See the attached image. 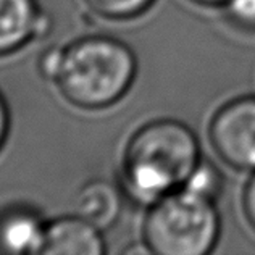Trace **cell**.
Returning <instances> with one entry per match:
<instances>
[{
    "label": "cell",
    "mask_w": 255,
    "mask_h": 255,
    "mask_svg": "<svg viewBox=\"0 0 255 255\" xmlns=\"http://www.w3.org/2000/svg\"><path fill=\"white\" fill-rule=\"evenodd\" d=\"M39 70L70 105L100 110L117 104L129 91L137 60L123 41L96 34L49 49L39 60Z\"/></svg>",
    "instance_id": "cell-1"
},
{
    "label": "cell",
    "mask_w": 255,
    "mask_h": 255,
    "mask_svg": "<svg viewBox=\"0 0 255 255\" xmlns=\"http://www.w3.org/2000/svg\"><path fill=\"white\" fill-rule=\"evenodd\" d=\"M196 132L173 118L145 123L128 140L122 173L131 196L150 205L157 199L184 187L200 163Z\"/></svg>",
    "instance_id": "cell-2"
},
{
    "label": "cell",
    "mask_w": 255,
    "mask_h": 255,
    "mask_svg": "<svg viewBox=\"0 0 255 255\" xmlns=\"http://www.w3.org/2000/svg\"><path fill=\"white\" fill-rule=\"evenodd\" d=\"M221 234L217 202L181 187L149 205L142 244L157 255H207Z\"/></svg>",
    "instance_id": "cell-3"
},
{
    "label": "cell",
    "mask_w": 255,
    "mask_h": 255,
    "mask_svg": "<svg viewBox=\"0 0 255 255\" xmlns=\"http://www.w3.org/2000/svg\"><path fill=\"white\" fill-rule=\"evenodd\" d=\"M209 139L223 163L239 171H255V96L221 105L210 120Z\"/></svg>",
    "instance_id": "cell-4"
},
{
    "label": "cell",
    "mask_w": 255,
    "mask_h": 255,
    "mask_svg": "<svg viewBox=\"0 0 255 255\" xmlns=\"http://www.w3.org/2000/svg\"><path fill=\"white\" fill-rule=\"evenodd\" d=\"M49 26L37 0H0V57L44 36Z\"/></svg>",
    "instance_id": "cell-5"
},
{
    "label": "cell",
    "mask_w": 255,
    "mask_h": 255,
    "mask_svg": "<svg viewBox=\"0 0 255 255\" xmlns=\"http://www.w3.org/2000/svg\"><path fill=\"white\" fill-rule=\"evenodd\" d=\"M42 254L47 255H102L105 241L99 230L79 215L60 217L45 225Z\"/></svg>",
    "instance_id": "cell-6"
},
{
    "label": "cell",
    "mask_w": 255,
    "mask_h": 255,
    "mask_svg": "<svg viewBox=\"0 0 255 255\" xmlns=\"http://www.w3.org/2000/svg\"><path fill=\"white\" fill-rule=\"evenodd\" d=\"M45 225L28 209H13L0 215V252L42 254Z\"/></svg>",
    "instance_id": "cell-7"
},
{
    "label": "cell",
    "mask_w": 255,
    "mask_h": 255,
    "mask_svg": "<svg viewBox=\"0 0 255 255\" xmlns=\"http://www.w3.org/2000/svg\"><path fill=\"white\" fill-rule=\"evenodd\" d=\"M122 197L115 186L105 179L89 181L75 199V213L99 230H107L117 221Z\"/></svg>",
    "instance_id": "cell-8"
},
{
    "label": "cell",
    "mask_w": 255,
    "mask_h": 255,
    "mask_svg": "<svg viewBox=\"0 0 255 255\" xmlns=\"http://www.w3.org/2000/svg\"><path fill=\"white\" fill-rule=\"evenodd\" d=\"M84 2L97 16L123 21L140 16L150 8L155 0H84Z\"/></svg>",
    "instance_id": "cell-9"
},
{
    "label": "cell",
    "mask_w": 255,
    "mask_h": 255,
    "mask_svg": "<svg viewBox=\"0 0 255 255\" xmlns=\"http://www.w3.org/2000/svg\"><path fill=\"white\" fill-rule=\"evenodd\" d=\"M184 187L199 194V196H204L217 202L218 197L221 196V192H223L225 176H223V173L220 171L218 166H215L209 160L202 158L200 163L197 165V168L191 174V178L187 179Z\"/></svg>",
    "instance_id": "cell-10"
},
{
    "label": "cell",
    "mask_w": 255,
    "mask_h": 255,
    "mask_svg": "<svg viewBox=\"0 0 255 255\" xmlns=\"http://www.w3.org/2000/svg\"><path fill=\"white\" fill-rule=\"evenodd\" d=\"M223 13L233 28L255 34V0H228L223 5Z\"/></svg>",
    "instance_id": "cell-11"
},
{
    "label": "cell",
    "mask_w": 255,
    "mask_h": 255,
    "mask_svg": "<svg viewBox=\"0 0 255 255\" xmlns=\"http://www.w3.org/2000/svg\"><path fill=\"white\" fill-rule=\"evenodd\" d=\"M243 210L246 215V220L249 221V225L255 231V171H252V176L247 179V183L244 186Z\"/></svg>",
    "instance_id": "cell-12"
},
{
    "label": "cell",
    "mask_w": 255,
    "mask_h": 255,
    "mask_svg": "<svg viewBox=\"0 0 255 255\" xmlns=\"http://www.w3.org/2000/svg\"><path fill=\"white\" fill-rule=\"evenodd\" d=\"M8 131H10V113H8V107H6L3 96L0 94V149H2L5 144Z\"/></svg>",
    "instance_id": "cell-13"
},
{
    "label": "cell",
    "mask_w": 255,
    "mask_h": 255,
    "mask_svg": "<svg viewBox=\"0 0 255 255\" xmlns=\"http://www.w3.org/2000/svg\"><path fill=\"white\" fill-rule=\"evenodd\" d=\"M191 2L197 3L200 6H210V8H223V5L228 0H191Z\"/></svg>",
    "instance_id": "cell-14"
}]
</instances>
